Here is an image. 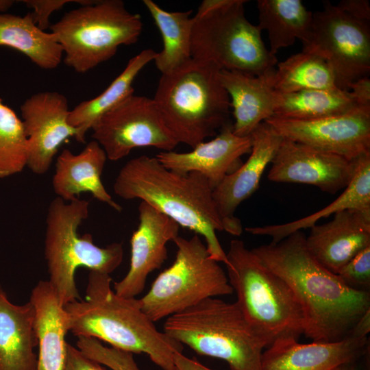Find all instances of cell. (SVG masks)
I'll return each mask as SVG.
<instances>
[{
    "mask_svg": "<svg viewBox=\"0 0 370 370\" xmlns=\"http://www.w3.org/2000/svg\"><path fill=\"white\" fill-rule=\"evenodd\" d=\"M360 106L349 90L310 89L293 92L275 90L273 116L290 119H314L341 114Z\"/></svg>",
    "mask_w": 370,
    "mask_h": 370,
    "instance_id": "f546056e",
    "label": "cell"
},
{
    "mask_svg": "<svg viewBox=\"0 0 370 370\" xmlns=\"http://www.w3.org/2000/svg\"><path fill=\"white\" fill-rule=\"evenodd\" d=\"M163 330L199 355L225 361L230 370H260L268 347L236 301L217 297L167 317Z\"/></svg>",
    "mask_w": 370,
    "mask_h": 370,
    "instance_id": "5b68a950",
    "label": "cell"
},
{
    "mask_svg": "<svg viewBox=\"0 0 370 370\" xmlns=\"http://www.w3.org/2000/svg\"><path fill=\"white\" fill-rule=\"evenodd\" d=\"M275 68L260 75L221 70L220 81L232 108L233 132L238 136L251 135L260 124L273 116L275 90L272 79Z\"/></svg>",
    "mask_w": 370,
    "mask_h": 370,
    "instance_id": "7402d4cb",
    "label": "cell"
},
{
    "mask_svg": "<svg viewBox=\"0 0 370 370\" xmlns=\"http://www.w3.org/2000/svg\"><path fill=\"white\" fill-rule=\"evenodd\" d=\"M173 242L177 247L175 260L139 299L141 309L154 323L208 298L234 293L227 274L210 258L199 235L190 238L178 236Z\"/></svg>",
    "mask_w": 370,
    "mask_h": 370,
    "instance_id": "30bf717a",
    "label": "cell"
},
{
    "mask_svg": "<svg viewBox=\"0 0 370 370\" xmlns=\"http://www.w3.org/2000/svg\"><path fill=\"white\" fill-rule=\"evenodd\" d=\"M64 370H107L103 365L88 358L77 347L67 343Z\"/></svg>",
    "mask_w": 370,
    "mask_h": 370,
    "instance_id": "d590c367",
    "label": "cell"
},
{
    "mask_svg": "<svg viewBox=\"0 0 370 370\" xmlns=\"http://www.w3.org/2000/svg\"><path fill=\"white\" fill-rule=\"evenodd\" d=\"M86 0H25L24 4L31 8L34 21L37 26L45 31L50 28L49 16L51 14L60 10L66 4L71 2L83 5Z\"/></svg>",
    "mask_w": 370,
    "mask_h": 370,
    "instance_id": "e575fe53",
    "label": "cell"
},
{
    "mask_svg": "<svg viewBox=\"0 0 370 370\" xmlns=\"http://www.w3.org/2000/svg\"><path fill=\"white\" fill-rule=\"evenodd\" d=\"M12 0H0V13H4L14 4Z\"/></svg>",
    "mask_w": 370,
    "mask_h": 370,
    "instance_id": "60d3db41",
    "label": "cell"
},
{
    "mask_svg": "<svg viewBox=\"0 0 370 370\" xmlns=\"http://www.w3.org/2000/svg\"><path fill=\"white\" fill-rule=\"evenodd\" d=\"M107 159L103 148L94 140L77 154L63 149L57 158L52 178L57 197L69 202L79 198L82 193H89L99 201L121 212V206L114 201L101 180Z\"/></svg>",
    "mask_w": 370,
    "mask_h": 370,
    "instance_id": "44dd1931",
    "label": "cell"
},
{
    "mask_svg": "<svg viewBox=\"0 0 370 370\" xmlns=\"http://www.w3.org/2000/svg\"><path fill=\"white\" fill-rule=\"evenodd\" d=\"M221 70L191 58L161 75L153 99L178 143L193 149L232 123L230 99L220 81Z\"/></svg>",
    "mask_w": 370,
    "mask_h": 370,
    "instance_id": "277c9868",
    "label": "cell"
},
{
    "mask_svg": "<svg viewBox=\"0 0 370 370\" xmlns=\"http://www.w3.org/2000/svg\"><path fill=\"white\" fill-rule=\"evenodd\" d=\"M245 0H204L193 16L192 58L221 70L260 75L278 60L266 47L262 30L245 15Z\"/></svg>",
    "mask_w": 370,
    "mask_h": 370,
    "instance_id": "ba28073f",
    "label": "cell"
},
{
    "mask_svg": "<svg viewBox=\"0 0 370 370\" xmlns=\"http://www.w3.org/2000/svg\"><path fill=\"white\" fill-rule=\"evenodd\" d=\"M345 210L370 211V152L358 158L356 171L349 184L324 208L291 222L249 227L245 230L253 235L270 236L271 243H278L296 231L310 228L323 218Z\"/></svg>",
    "mask_w": 370,
    "mask_h": 370,
    "instance_id": "d4e9b609",
    "label": "cell"
},
{
    "mask_svg": "<svg viewBox=\"0 0 370 370\" xmlns=\"http://www.w3.org/2000/svg\"><path fill=\"white\" fill-rule=\"evenodd\" d=\"M157 52L144 49L132 58L123 71L99 95L84 101L70 110L69 123L77 134L75 139L84 143L87 132L104 114L134 94L133 83L143 69L153 61Z\"/></svg>",
    "mask_w": 370,
    "mask_h": 370,
    "instance_id": "4316f807",
    "label": "cell"
},
{
    "mask_svg": "<svg viewBox=\"0 0 370 370\" xmlns=\"http://www.w3.org/2000/svg\"><path fill=\"white\" fill-rule=\"evenodd\" d=\"M139 223L132 233L130 268L114 284V291L123 297H136L145 288L148 275L167 259L166 244L178 236L180 225L145 201L138 206Z\"/></svg>",
    "mask_w": 370,
    "mask_h": 370,
    "instance_id": "2e32d148",
    "label": "cell"
},
{
    "mask_svg": "<svg viewBox=\"0 0 370 370\" xmlns=\"http://www.w3.org/2000/svg\"><path fill=\"white\" fill-rule=\"evenodd\" d=\"M251 136L252 147L247 161L226 175L212 192L224 231L234 236H240L243 232L241 221L234 216L236 208L258 188L262 175L283 138L265 122L258 125Z\"/></svg>",
    "mask_w": 370,
    "mask_h": 370,
    "instance_id": "e0dca14e",
    "label": "cell"
},
{
    "mask_svg": "<svg viewBox=\"0 0 370 370\" xmlns=\"http://www.w3.org/2000/svg\"><path fill=\"white\" fill-rule=\"evenodd\" d=\"M111 282L109 274L90 271L85 299L64 306L69 332L133 354H145L162 370H177L173 356L182 352L183 345L156 328L139 299L116 295Z\"/></svg>",
    "mask_w": 370,
    "mask_h": 370,
    "instance_id": "3957f363",
    "label": "cell"
},
{
    "mask_svg": "<svg viewBox=\"0 0 370 370\" xmlns=\"http://www.w3.org/2000/svg\"><path fill=\"white\" fill-rule=\"evenodd\" d=\"M303 50L317 53L331 66L337 86L349 90L370 73V22L355 18L336 5L323 1L312 21Z\"/></svg>",
    "mask_w": 370,
    "mask_h": 370,
    "instance_id": "8fae6325",
    "label": "cell"
},
{
    "mask_svg": "<svg viewBox=\"0 0 370 370\" xmlns=\"http://www.w3.org/2000/svg\"><path fill=\"white\" fill-rule=\"evenodd\" d=\"M337 275L348 286L358 291H369L370 246L357 254Z\"/></svg>",
    "mask_w": 370,
    "mask_h": 370,
    "instance_id": "836d02e7",
    "label": "cell"
},
{
    "mask_svg": "<svg viewBox=\"0 0 370 370\" xmlns=\"http://www.w3.org/2000/svg\"><path fill=\"white\" fill-rule=\"evenodd\" d=\"M27 161L28 140L23 122L0 97V178L20 173Z\"/></svg>",
    "mask_w": 370,
    "mask_h": 370,
    "instance_id": "1f68e13d",
    "label": "cell"
},
{
    "mask_svg": "<svg viewBox=\"0 0 370 370\" xmlns=\"http://www.w3.org/2000/svg\"><path fill=\"white\" fill-rule=\"evenodd\" d=\"M88 214L89 202L79 198L68 202L56 197L48 208L45 236L48 281L63 306L80 299L75 282L79 267L110 275L123 261L121 243L101 247L93 243L90 234H78Z\"/></svg>",
    "mask_w": 370,
    "mask_h": 370,
    "instance_id": "52a82bcc",
    "label": "cell"
},
{
    "mask_svg": "<svg viewBox=\"0 0 370 370\" xmlns=\"http://www.w3.org/2000/svg\"><path fill=\"white\" fill-rule=\"evenodd\" d=\"M124 199H139L202 236L211 258L227 264L217 231L225 227L213 199V188L201 174L180 173L164 167L156 157L141 155L119 171L113 185Z\"/></svg>",
    "mask_w": 370,
    "mask_h": 370,
    "instance_id": "7a4b0ae2",
    "label": "cell"
},
{
    "mask_svg": "<svg viewBox=\"0 0 370 370\" xmlns=\"http://www.w3.org/2000/svg\"><path fill=\"white\" fill-rule=\"evenodd\" d=\"M358 158L351 160L283 138L267 177L273 182L312 185L323 192L335 194L351 182Z\"/></svg>",
    "mask_w": 370,
    "mask_h": 370,
    "instance_id": "5bb4252c",
    "label": "cell"
},
{
    "mask_svg": "<svg viewBox=\"0 0 370 370\" xmlns=\"http://www.w3.org/2000/svg\"><path fill=\"white\" fill-rule=\"evenodd\" d=\"M226 257L227 276L236 294V302L268 347L281 338L298 340L304 334V317L288 283L266 267L241 240L231 241Z\"/></svg>",
    "mask_w": 370,
    "mask_h": 370,
    "instance_id": "8992f818",
    "label": "cell"
},
{
    "mask_svg": "<svg viewBox=\"0 0 370 370\" xmlns=\"http://www.w3.org/2000/svg\"><path fill=\"white\" fill-rule=\"evenodd\" d=\"M91 130L93 140L112 161L126 157L135 148L153 147L169 151L179 144L153 99L134 94L101 116Z\"/></svg>",
    "mask_w": 370,
    "mask_h": 370,
    "instance_id": "7c38bea8",
    "label": "cell"
},
{
    "mask_svg": "<svg viewBox=\"0 0 370 370\" xmlns=\"http://www.w3.org/2000/svg\"><path fill=\"white\" fill-rule=\"evenodd\" d=\"M276 65L272 85L277 92L338 88L331 66L315 53L302 49Z\"/></svg>",
    "mask_w": 370,
    "mask_h": 370,
    "instance_id": "4dcf8cb0",
    "label": "cell"
},
{
    "mask_svg": "<svg viewBox=\"0 0 370 370\" xmlns=\"http://www.w3.org/2000/svg\"><path fill=\"white\" fill-rule=\"evenodd\" d=\"M76 347L88 358L112 370H140L132 353L105 346L97 339L77 337Z\"/></svg>",
    "mask_w": 370,
    "mask_h": 370,
    "instance_id": "d6a6232c",
    "label": "cell"
},
{
    "mask_svg": "<svg viewBox=\"0 0 370 370\" xmlns=\"http://www.w3.org/2000/svg\"><path fill=\"white\" fill-rule=\"evenodd\" d=\"M306 236L301 230L296 231L278 243L251 251L296 295L303 310L306 337L314 342L343 340L370 309V292L348 286L323 267L308 251Z\"/></svg>",
    "mask_w": 370,
    "mask_h": 370,
    "instance_id": "6da1fadb",
    "label": "cell"
},
{
    "mask_svg": "<svg viewBox=\"0 0 370 370\" xmlns=\"http://www.w3.org/2000/svg\"><path fill=\"white\" fill-rule=\"evenodd\" d=\"M70 110L66 97L56 91L37 92L21 105L28 140L27 166L34 173H47L62 144L75 137L77 131L69 123Z\"/></svg>",
    "mask_w": 370,
    "mask_h": 370,
    "instance_id": "9a60e30c",
    "label": "cell"
},
{
    "mask_svg": "<svg viewBox=\"0 0 370 370\" xmlns=\"http://www.w3.org/2000/svg\"><path fill=\"white\" fill-rule=\"evenodd\" d=\"M251 147V134L236 136L231 123L223 127L215 138L199 143L190 151H160L156 158L169 170L203 175L214 189L242 164L241 157L249 153Z\"/></svg>",
    "mask_w": 370,
    "mask_h": 370,
    "instance_id": "d6986e66",
    "label": "cell"
},
{
    "mask_svg": "<svg viewBox=\"0 0 370 370\" xmlns=\"http://www.w3.org/2000/svg\"><path fill=\"white\" fill-rule=\"evenodd\" d=\"M143 3L158 28L162 40V49L157 52L153 62L162 75L171 73L192 58V10L168 12L151 0H144Z\"/></svg>",
    "mask_w": 370,
    "mask_h": 370,
    "instance_id": "f1b7e54d",
    "label": "cell"
},
{
    "mask_svg": "<svg viewBox=\"0 0 370 370\" xmlns=\"http://www.w3.org/2000/svg\"><path fill=\"white\" fill-rule=\"evenodd\" d=\"M312 256L337 274L357 254L370 246V211L345 210L323 224H315L306 236Z\"/></svg>",
    "mask_w": 370,
    "mask_h": 370,
    "instance_id": "ffe728a7",
    "label": "cell"
},
{
    "mask_svg": "<svg viewBox=\"0 0 370 370\" xmlns=\"http://www.w3.org/2000/svg\"><path fill=\"white\" fill-rule=\"evenodd\" d=\"M336 5L355 18L370 22V4L368 0H342Z\"/></svg>",
    "mask_w": 370,
    "mask_h": 370,
    "instance_id": "8d00e7d4",
    "label": "cell"
},
{
    "mask_svg": "<svg viewBox=\"0 0 370 370\" xmlns=\"http://www.w3.org/2000/svg\"><path fill=\"white\" fill-rule=\"evenodd\" d=\"M343 370H358L357 363L354 364V365H350V366L345 368Z\"/></svg>",
    "mask_w": 370,
    "mask_h": 370,
    "instance_id": "b9f144b4",
    "label": "cell"
},
{
    "mask_svg": "<svg viewBox=\"0 0 370 370\" xmlns=\"http://www.w3.org/2000/svg\"><path fill=\"white\" fill-rule=\"evenodd\" d=\"M370 332V309L367 310L357 321L352 329L349 336L366 338Z\"/></svg>",
    "mask_w": 370,
    "mask_h": 370,
    "instance_id": "ab89813d",
    "label": "cell"
},
{
    "mask_svg": "<svg viewBox=\"0 0 370 370\" xmlns=\"http://www.w3.org/2000/svg\"><path fill=\"white\" fill-rule=\"evenodd\" d=\"M140 14L121 0L89 1L51 25L63 51L65 64L86 73L110 60L119 47L136 43L143 31Z\"/></svg>",
    "mask_w": 370,
    "mask_h": 370,
    "instance_id": "9c48e42d",
    "label": "cell"
},
{
    "mask_svg": "<svg viewBox=\"0 0 370 370\" xmlns=\"http://www.w3.org/2000/svg\"><path fill=\"white\" fill-rule=\"evenodd\" d=\"M264 122L282 138L351 160L370 151V107L314 119L271 116Z\"/></svg>",
    "mask_w": 370,
    "mask_h": 370,
    "instance_id": "4fadbf2b",
    "label": "cell"
},
{
    "mask_svg": "<svg viewBox=\"0 0 370 370\" xmlns=\"http://www.w3.org/2000/svg\"><path fill=\"white\" fill-rule=\"evenodd\" d=\"M0 47L17 50L45 70L56 69L63 59L55 34L40 29L31 13L23 16L0 13Z\"/></svg>",
    "mask_w": 370,
    "mask_h": 370,
    "instance_id": "484cf974",
    "label": "cell"
},
{
    "mask_svg": "<svg viewBox=\"0 0 370 370\" xmlns=\"http://www.w3.org/2000/svg\"><path fill=\"white\" fill-rule=\"evenodd\" d=\"M368 338L302 344L293 337L275 340L263 351L260 370H343L367 354Z\"/></svg>",
    "mask_w": 370,
    "mask_h": 370,
    "instance_id": "ac0fdd59",
    "label": "cell"
},
{
    "mask_svg": "<svg viewBox=\"0 0 370 370\" xmlns=\"http://www.w3.org/2000/svg\"><path fill=\"white\" fill-rule=\"evenodd\" d=\"M38 336L36 370H64L69 332L64 306L48 280H40L31 292Z\"/></svg>",
    "mask_w": 370,
    "mask_h": 370,
    "instance_id": "cb8c5ba5",
    "label": "cell"
},
{
    "mask_svg": "<svg viewBox=\"0 0 370 370\" xmlns=\"http://www.w3.org/2000/svg\"><path fill=\"white\" fill-rule=\"evenodd\" d=\"M173 360L177 370H212L197 360L184 356L182 352L175 353Z\"/></svg>",
    "mask_w": 370,
    "mask_h": 370,
    "instance_id": "f35d334b",
    "label": "cell"
},
{
    "mask_svg": "<svg viewBox=\"0 0 370 370\" xmlns=\"http://www.w3.org/2000/svg\"><path fill=\"white\" fill-rule=\"evenodd\" d=\"M259 23L266 30L270 42V53L291 46L296 39L304 42L309 34L312 13L301 0H258Z\"/></svg>",
    "mask_w": 370,
    "mask_h": 370,
    "instance_id": "83f0119b",
    "label": "cell"
},
{
    "mask_svg": "<svg viewBox=\"0 0 370 370\" xmlns=\"http://www.w3.org/2000/svg\"><path fill=\"white\" fill-rule=\"evenodd\" d=\"M354 99L360 107H370V78L362 77L354 82L349 87Z\"/></svg>",
    "mask_w": 370,
    "mask_h": 370,
    "instance_id": "74e56055",
    "label": "cell"
},
{
    "mask_svg": "<svg viewBox=\"0 0 370 370\" xmlns=\"http://www.w3.org/2000/svg\"><path fill=\"white\" fill-rule=\"evenodd\" d=\"M36 311L10 301L0 286V370H36Z\"/></svg>",
    "mask_w": 370,
    "mask_h": 370,
    "instance_id": "603a6c76",
    "label": "cell"
}]
</instances>
